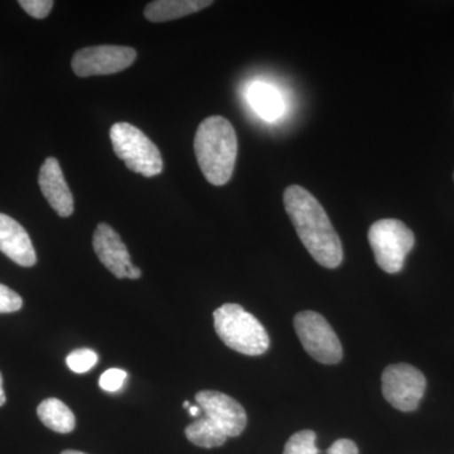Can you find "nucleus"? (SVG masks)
Here are the masks:
<instances>
[{
    "label": "nucleus",
    "instance_id": "f257e3e1",
    "mask_svg": "<svg viewBox=\"0 0 454 454\" xmlns=\"http://www.w3.org/2000/svg\"><path fill=\"white\" fill-rule=\"evenodd\" d=\"M284 206L312 258L322 267H339L343 259L342 244L316 197L306 188L293 184L284 191Z\"/></svg>",
    "mask_w": 454,
    "mask_h": 454
},
{
    "label": "nucleus",
    "instance_id": "aec40b11",
    "mask_svg": "<svg viewBox=\"0 0 454 454\" xmlns=\"http://www.w3.org/2000/svg\"><path fill=\"white\" fill-rule=\"evenodd\" d=\"M23 301L20 294L7 286L0 284V313H13L22 309Z\"/></svg>",
    "mask_w": 454,
    "mask_h": 454
},
{
    "label": "nucleus",
    "instance_id": "412c9836",
    "mask_svg": "<svg viewBox=\"0 0 454 454\" xmlns=\"http://www.w3.org/2000/svg\"><path fill=\"white\" fill-rule=\"evenodd\" d=\"M55 3L52 0H20V5L29 16L37 18V20H43L49 16L51 9H52Z\"/></svg>",
    "mask_w": 454,
    "mask_h": 454
},
{
    "label": "nucleus",
    "instance_id": "5701e85b",
    "mask_svg": "<svg viewBox=\"0 0 454 454\" xmlns=\"http://www.w3.org/2000/svg\"><path fill=\"white\" fill-rule=\"evenodd\" d=\"M188 413H190V415H192V417H200L202 411L201 409H200L199 405H191L190 409H188Z\"/></svg>",
    "mask_w": 454,
    "mask_h": 454
},
{
    "label": "nucleus",
    "instance_id": "f3484780",
    "mask_svg": "<svg viewBox=\"0 0 454 454\" xmlns=\"http://www.w3.org/2000/svg\"><path fill=\"white\" fill-rule=\"evenodd\" d=\"M283 454H321L316 447V433L313 430H301L286 442Z\"/></svg>",
    "mask_w": 454,
    "mask_h": 454
},
{
    "label": "nucleus",
    "instance_id": "423d86ee",
    "mask_svg": "<svg viewBox=\"0 0 454 454\" xmlns=\"http://www.w3.org/2000/svg\"><path fill=\"white\" fill-rule=\"evenodd\" d=\"M294 327L301 345L315 360L325 365L340 363L342 346L324 316L304 310L295 316Z\"/></svg>",
    "mask_w": 454,
    "mask_h": 454
},
{
    "label": "nucleus",
    "instance_id": "1a4fd4ad",
    "mask_svg": "<svg viewBox=\"0 0 454 454\" xmlns=\"http://www.w3.org/2000/svg\"><path fill=\"white\" fill-rule=\"evenodd\" d=\"M92 247L104 267L118 279H139L142 271L133 265L130 254L122 243L121 235L107 223H98L92 238Z\"/></svg>",
    "mask_w": 454,
    "mask_h": 454
},
{
    "label": "nucleus",
    "instance_id": "dca6fc26",
    "mask_svg": "<svg viewBox=\"0 0 454 454\" xmlns=\"http://www.w3.org/2000/svg\"><path fill=\"white\" fill-rule=\"evenodd\" d=\"M186 437L191 443L203 448L223 446L226 434L206 417L199 418L186 428Z\"/></svg>",
    "mask_w": 454,
    "mask_h": 454
},
{
    "label": "nucleus",
    "instance_id": "ddd939ff",
    "mask_svg": "<svg viewBox=\"0 0 454 454\" xmlns=\"http://www.w3.org/2000/svg\"><path fill=\"white\" fill-rule=\"evenodd\" d=\"M211 4L210 0H157L146 5L145 16L151 22H167L197 13Z\"/></svg>",
    "mask_w": 454,
    "mask_h": 454
},
{
    "label": "nucleus",
    "instance_id": "393cba45",
    "mask_svg": "<svg viewBox=\"0 0 454 454\" xmlns=\"http://www.w3.org/2000/svg\"><path fill=\"white\" fill-rule=\"evenodd\" d=\"M61 454H86V453L79 452V450H64V452H62Z\"/></svg>",
    "mask_w": 454,
    "mask_h": 454
},
{
    "label": "nucleus",
    "instance_id": "4468645a",
    "mask_svg": "<svg viewBox=\"0 0 454 454\" xmlns=\"http://www.w3.org/2000/svg\"><path fill=\"white\" fill-rule=\"evenodd\" d=\"M247 100L254 112L268 121L279 119L284 113V100L274 86L265 82H254L247 90Z\"/></svg>",
    "mask_w": 454,
    "mask_h": 454
},
{
    "label": "nucleus",
    "instance_id": "9b49d317",
    "mask_svg": "<svg viewBox=\"0 0 454 454\" xmlns=\"http://www.w3.org/2000/svg\"><path fill=\"white\" fill-rule=\"evenodd\" d=\"M38 184L44 199L61 217H70L74 212V197L66 182L64 172L56 158L49 157L42 164Z\"/></svg>",
    "mask_w": 454,
    "mask_h": 454
},
{
    "label": "nucleus",
    "instance_id": "6e6552de",
    "mask_svg": "<svg viewBox=\"0 0 454 454\" xmlns=\"http://www.w3.org/2000/svg\"><path fill=\"white\" fill-rule=\"evenodd\" d=\"M137 59V51L124 46H95L77 51L71 66L80 77L104 76L124 71Z\"/></svg>",
    "mask_w": 454,
    "mask_h": 454
},
{
    "label": "nucleus",
    "instance_id": "a211bd4d",
    "mask_svg": "<svg viewBox=\"0 0 454 454\" xmlns=\"http://www.w3.org/2000/svg\"><path fill=\"white\" fill-rule=\"evenodd\" d=\"M98 356L97 352L90 348L74 349L66 358V363L70 370L76 373L88 372L92 367L97 365Z\"/></svg>",
    "mask_w": 454,
    "mask_h": 454
},
{
    "label": "nucleus",
    "instance_id": "4be33fe9",
    "mask_svg": "<svg viewBox=\"0 0 454 454\" xmlns=\"http://www.w3.org/2000/svg\"><path fill=\"white\" fill-rule=\"evenodd\" d=\"M325 454H358V448L349 439H339L325 450Z\"/></svg>",
    "mask_w": 454,
    "mask_h": 454
},
{
    "label": "nucleus",
    "instance_id": "2eb2a0df",
    "mask_svg": "<svg viewBox=\"0 0 454 454\" xmlns=\"http://www.w3.org/2000/svg\"><path fill=\"white\" fill-rule=\"evenodd\" d=\"M37 414L41 422L56 433H71L76 426V419L73 411L61 400L56 397L43 400L37 408Z\"/></svg>",
    "mask_w": 454,
    "mask_h": 454
},
{
    "label": "nucleus",
    "instance_id": "0eeeda50",
    "mask_svg": "<svg viewBox=\"0 0 454 454\" xmlns=\"http://www.w3.org/2000/svg\"><path fill=\"white\" fill-rule=\"evenodd\" d=\"M426 387L423 373L408 364L387 366L382 372V394L397 411H415L423 399Z\"/></svg>",
    "mask_w": 454,
    "mask_h": 454
},
{
    "label": "nucleus",
    "instance_id": "f8f14e48",
    "mask_svg": "<svg viewBox=\"0 0 454 454\" xmlns=\"http://www.w3.org/2000/svg\"><path fill=\"white\" fill-rule=\"evenodd\" d=\"M0 252L20 267L31 268L37 262L35 247L25 227L4 214H0Z\"/></svg>",
    "mask_w": 454,
    "mask_h": 454
},
{
    "label": "nucleus",
    "instance_id": "7ed1b4c3",
    "mask_svg": "<svg viewBox=\"0 0 454 454\" xmlns=\"http://www.w3.org/2000/svg\"><path fill=\"white\" fill-rule=\"evenodd\" d=\"M215 331L227 348L247 356H259L269 348V334L258 319L239 304H223L214 313Z\"/></svg>",
    "mask_w": 454,
    "mask_h": 454
},
{
    "label": "nucleus",
    "instance_id": "20e7f679",
    "mask_svg": "<svg viewBox=\"0 0 454 454\" xmlns=\"http://www.w3.org/2000/svg\"><path fill=\"white\" fill-rule=\"evenodd\" d=\"M114 152L124 160L128 169L146 178L155 177L163 170L162 155L158 146L138 128L129 122H116L110 129Z\"/></svg>",
    "mask_w": 454,
    "mask_h": 454
},
{
    "label": "nucleus",
    "instance_id": "6ab92c4d",
    "mask_svg": "<svg viewBox=\"0 0 454 454\" xmlns=\"http://www.w3.org/2000/svg\"><path fill=\"white\" fill-rule=\"evenodd\" d=\"M127 378L128 373L124 370L109 369L100 376L98 385H100L101 389L107 391V393H115V391L121 389Z\"/></svg>",
    "mask_w": 454,
    "mask_h": 454
},
{
    "label": "nucleus",
    "instance_id": "f03ea898",
    "mask_svg": "<svg viewBox=\"0 0 454 454\" xmlns=\"http://www.w3.org/2000/svg\"><path fill=\"white\" fill-rule=\"evenodd\" d=\"M197 162L203 176L214 186H223L234 173L238 138L231 122L223 116H208L200 124L195 137Z\"/></svg>",
    "mask_w": 454,
    "mask_h": 454
},
{
    "label": "nucleus",
    "instance_id": "39448f33",
    "mask_svg": "<svg viewBox=\"0 0 454 454\" xmlns=\"http://www.w3.org/2000/svg\"><path fill=\"white\" fill-rule=\"evenodd\" d=\"M369 241L379 267L387 273L395 274L404 267L415 238L413 231L402 221L384 219L370 227Z\"/></svg>",
    "mask_w": 454,
    "mask_h": 454
},
{
    "label": "nucleus",
    "instance_id": "a878e982",
    "mask_svg": "<svg viewBox=\"0 0 454 454\" xmlns=\"http://www.w3.org/2000/svg\"><path fill=\"white\" fill-rule=\"evenodd\" d=\"M184 408H188V409H190L191 404H190V403H188V402H184Z\"/></svg>",
    "mask_w": 454,
    "mask_h": 454
},
{
    "label": "nucleus",
    "instance_id": "9d476101",
    "mask_svg": "<svg viewBox=\"0 0 454 454\" xmlns=\"http://www.w3.org/2000/svg\"><path fill=\"white\" fill-rule=\"evenodd\" d=\"M196 403L205 417L219 427L226 437H238L247 427V417L243 406L220 391L203 390L196 394Z\"/></svg>",
    "mask_w": 454,
    "mask_h": 454
},
{
    "label": "nucleus",
    "instance_id": "b1692460",
    "mask_svg": "<svg viewBox=\"0 0 454 454\" xmlns=\"http://www.w3.org/2000/svg\"><path fill=\"white\" fill-rule=\"evenodd\" d=\"M5 404V394L4 390H3V376L2 373H0V406H3Z\"/></svg>",
    "mask_w": 454,
    "mask_h": 454
}]
</instances>
